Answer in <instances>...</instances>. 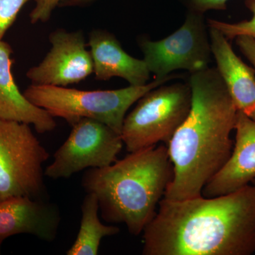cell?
Returning <instances> with one entry per match:
<instances>
[{"label": "cell", "mask_w": 255, "mask_h": 255, "mask_svg": "<svg viewBox=\"0 0 255 255\" xmlns=\"http://www.w3.org/2000/svg\"><path fill=\"white\" fill-rule=\"evenodd\" d=\"M123 145L121 134L112 128L94 119H81L72 125L68 138L55 151L45 177L69 179L85 169L104 168L117 160Z\"/></svg>", "instance_id": "cell-8"}, {"label": "cell", "mask_w": 255, "mask_h": 255, "mask_svg": "<svg viewBox=\"0 0 255 255\" xmlns=\"http://www.w3.org/2000/svg\"><path fill=\"white\" fill-rule=\"evenodd\" d=\"M144 255H252L255 187L226 195L163 198L143 232Z\"/></svg>", "instance_id": "cell-1"}, {"label": "cell", "mask_w": 255, "mask_h": 255, "mask_svg": "<svg viewBox=\"0 0 255 255\" xmlns=\"http://www.w3.org/2000/svg\"><path fill=\"white\" fill-rule=\"evenodd\" d=\"M30 0H0V41L16 21L19 11Z\"/></svg>", "instance_id": "cell-17"}, {"label": "cell", "mask_w": 255, "mask_h": 255, "mask_svg": "<svg viewBox=\"0 0 255 255\" xmlns=\"http://www.w3.org/2000/svg\"><path fill=\"white\" fill-rule=\"evenodd\" d=\"M191 106L167 144L173 178L164 198L183 200L202 195L208 182L232 152L238 110L216 68L190 74Z\"/></svg>", "instance_id": "cell-2"}, {"label": "cell", "mask_w": 255, "mask_h": 255, "mask_svg": "<svg viewBox=\"0 0 255 255\" xmlns=\"http://www.w3.org/2000/svg\"><path fill=\"white\" fill-rule=\"evenodd\" d=\"M251 184H253V185L255 186V179H254V180L253 181V182H252Z\"/></svg>", "instance_id": "cell-23"}, {"label": "cell", "mask_w": 255, "mask_h": 255, "mask_svg": "<svg viewBox=\"0 0 255 255\" xmlns=\"http://www.w3.org/2000/svg\"><path fill=\"white\" fill-rule=\"evenodd\" d=\"M183 78L182 75L171 74L142 86L93 91L32 84L23 95L33 105L44 109L53 117L63 119L70 125L81 119H91L121 134L127 112L132 105L152 89Z\"/></svg>", "instance_id": "cell-4"}, {"label": "cell", "mask_w": 255, "mask_h": 255, "mask_svg": "<svg viewBox=\"0 0 255 255\" xmlns=\"http://www.w3.org/2000/svg\"><path fill=\"white\" fill-rule=\"evenodd\" d=\"M173 178L167 145L129 152L104 168L87 169L82 187L97 196L102 219L124 223L132 236L143 232Z\"/></svg>", "instance_id": "cell-3"}, {"label": "cell", "mask_w": 255, "mask_h": 255, "mask_svg": "<svg viewBox=\"0 0 255 255\" xmlns=\"http://www.w3.org/2000/svg\"><path fill=\"white\" fill-rule=\"evenodd\" d=\"M191 106L189 82L163 84L147 92L124 119L121 136L128 152L168 143L187 119Z\"/></svg>", "instance_id": "cell-5"}, {"label": "cell", "mask_w": 255, "mask_h": 255, "mask_svg": "<svg viewBox=\"0 0 255 255\" xmlns=\"http://www.w3.org/2000/svg\"><path fill=\"white\" fill-rule=\"evenodd\" d=\"M61 221L59 209L48 200L26 196L0 201V238L30 234L51 243L56 239Z\"/></svg>", "instance_id": "cell-10"}, {"label": "cell", "mask_w": 255, "mask_h": 255, "mask_svg": "<svg viewBox=\"0 0 255 255\" xmlns=\"http://www.w3.org/2000/svg\"><path fill=\"white\" fill-rule=\"evenodd\" d=\"M12 53L9 43L0 41V119L33 125L38 133L53 131L57 127L54 117L18 90L11 72Z\"/></svg>", "instance_id": "cell-14"}, {"label": "cell", "mask_w": 255, "mask_h": 255, "mask_svg": "<svg viewBox=\"0 0 255 255\" xmlns=\"http://www.w3.org/2000/svg\"><path fill=\"white\" fill-rule=\"evenodd\" d=\"M49 41L51 49L26 73L32 84L68 87L94 73L93 60L82 31L57 29L50 33Z\"/></svg>", "instance_id": "cell-9"}, {"label": "cell", "mask_w": 255, "mask_h": 255, "mask_svg": "<svg viewBox=\"0 0 255 255\" xmlns=\"http://www.w3.org/2000/svg\"><path fill=\"white\" fill-rule=\"evenodd\" d=\"M4 241V239L3 238H0V254H1V244H2L3 241Z\"/></svg>", "instance_id": "cell-22"}, {"label": "cell", "mask_w": 255, "mask_h": 255, "mask_svg": "<svg viewBox=\"0 0 255 255\" xmlns=\"http://www.w3.org/2000/svg\"><path fill=\"white\" fill-rule=\"evenodd\" d=\"M87 45L93 60L95 79L98 81H108L117 77L132 86H142L150 80V73L144 60L128 54L110 32L93 30Z\"/></svg>", "instance_id": "cell-12"}, {"label": "cell", "mask_w": 255, "mask_h": 255, "mask_svg": "<svg viewBox=\"0 0 255 255\" xmlns=\"http://www.w3.org/2000/svg\"><path fill=\"white\" fill-rule=\"evenodd\" d=\"M236 44L243 55L249 60L255 70V38L248 36L236 38Z\"/></svg>", "instance_id": "cell-20"}, {"label": "cell", "mask_w": 255, "mask_h": 255, "mask_svg": "<svg viewBox=\"0 0 255 255\" xmlns=\"http://www.w3.org/2000/svg\"><path fill=\"white\" fill-rule=\"evenodd\" d=\"M82 219L80 231L68 255H97L102 240L116 236L120 232L117 226H107L99 217V201L97 196L87 193L81 206Z\"/></svg>", "instance_id": "cell-15"}, {"label": "cell", "mask_w": 255, "mask_h": 255, "mask_svg": "<svg viewBox=\"0 0 255 255\" xmlns=\"http://www.w3.org/2000/svg\"><path fill=\"white\" fill-rule=\"evenodd\" d=\"M95 1L97 0H67L60 5L61 6H84V5L90 4Z\"/></svg>", "instance_id": "cell-21"}, {"label": "cell", "mask_w": 255, "mask_h": 255, "mask_svg": "<svg viewBox=\"0 0 255 255\" xmlns=\"http://www.w3.org/2000/svg\"><path fill=\"white\" fill-rule=\"evenodd\" d=\"M236 137L227 162L206 184L205 197H216L239 190L255 179V122L238 111Z\"/></svg>", "instance_id": "cell-11"}, {"label": "cell", "mask_w": 255, "mask_h": 255, "mask_svg": "<svg viewBox=\"0 0 255 255\" xmlns=\"http://www.w3.org/2000/svg\"><path fill=\"white\" fill-rule=\"evenodd\" d=\"M228 0H180L189 11L205 14L209 10L227 9Z\"/></svg>", "instance_id": "cell-19"}, {"label": "cell", "mask_w": 255, "mask_h": 255, "mask_svg": "<svg viewBox=\"0 0 255 255\" xmlns=\"http://www.w3.org/2000/svg\"><path fill=\"white\" fill-rule=\"evenodd\" d=\"M49 157L30 125L0 119V201L48 200L43 164Z\"/></svg>", "instance_id": "cell-6"}, {"label": "cell", "mask_w": 255, "mask_h": 255, "mask_svg": "<svg viewBox=\"0 0 255 255\" xmlns=\"http://www.w3.org/2000/svg\"><path fill=\"white\" fill-rule=\"evenodd\" d=\"M139 46L155 79L165 78L178 70L189 74L201 71L209 68L214 58L204 14L189 10L177 31L159 41L143 38Z\"/></svg>", "instance_id": "cell-7"}, {"label": "cell", "mask_w": 255, "mask_h": 255, "mask_svg": "<svg viewBox=\"0 0 255 255\" xmlns=\"http://www.w3.org/2000/svg\"><path fill=\"white\" fill-rule=\"evenodd\" d=\"M245 4L253 14L251 19L233 23L208 19V26L219 30L228 40L234 39L240 36H248L255 38V0H245Z\"/></svg>", "instance_id": "cell-16"}, {"label": "cell", "mask_w": 255, "mask_h": 255, "mask_svg": "<svg viewBox=\"0 0 255 255\" xmlns=\"http://www.w3.org/2000/svg\"><path fill=\"white\" fill-rule=\"evenodd\" d=\"M210 41L216 68L239 112L255 122V70L236 55L228 39L209 27Z\"/></svg>", "instance_id": "cell-13"}, {"label": "cell", "mask_w": 255, "mask_h": 255, "mask_svg": "<svg viewBox=\"0 0 255 255\" xmlns=\"http://www.w3.org/2000/svg\"><path fill=\"white\" fill-rule=\"evenodd\" d=\"M65 1L67 0H35L36 6L30 14L32 24L48 21L53 10Z\"/></svg>", "instance_id": "cell-18"}]
</instances>
